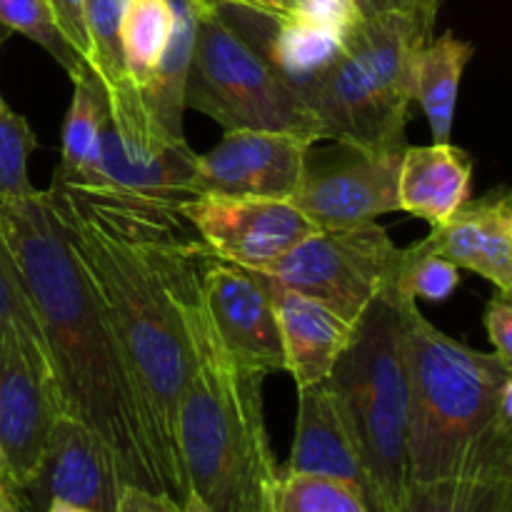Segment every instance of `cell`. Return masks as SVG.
Returning <instances> with one entry per match:
<instances>
[{
    "label": "cell",
    "instance_id": "6da1fadb",
    "mask_svg": "<svg viewBox=\"0 0 512 512\" xmlns=\"http://www.w3.org/2000/svg\"><path fill=\"white\" fill-rule=\"evenodd\" d=\"M0 228L33 298L63 410L113 453L123 485L183 505L155 445L113 318L43 190L0 198Z\"/></svg>",
    "mask_w": 512,
    "mask_h": 512
},
{
    "label": "cell",
    "instance_id": "7a4b0ae2",
    "mask_svg": "<svg viewBox=\"0 0 512 512\" xmlns=\"http://www.w3.org/2000/svg\"><path fill=\"white\" fill-rule=\"evenodd\" d=\"M48 195L85 273L113 318L160 458L185 503L190 488L178 450V408L195 370V355L178 313L153 268L90 190L53 180Z\"/></svg>",
    "mask_w": 512,
    "mask_h": 512
},
{
    "label": "cell",
    "instance_id": "3957f363",
    "mask_svg": "<svg viewBox=\"0 0 512 512\" xmlns=\"http://www.w3.org/2000/svg\"><path fill=\"white\" fill-rule=\"evenodd\" d=\"M408 480H512V365L405 310Z\"/></svg>",
    "mask_w": 512,
    "mask_h": 512
},
{
    "label": "cell",
    "instance_id": "277c9868",
    "mask_svg": "<svg viewBox=\"0 0 512 512\" xmlns=\"http://www.w3.org/2000/svg\"><path fill=\"white\" fill-rule=\"evenodd\" d=\"M195 370L178 408L188 488L213 512H275L280 468L265 425V373L238 365L213 323L190 335Z\"/></svg>",
    "mask_w": 512,
    "mask_h": 512
},
{
    "label": "cell",
    "instance_id": "5b68a950",
    "mask_svg": "<svg viewBox=\"0 0 512 512\" xmlns=\"http://www.w3.org/2000/svg\"><path fill=\"white\" fill-rule=\"evenodd\" d=\"M400 278V275H398ZM413 303L390 283L355 323L328 375L360 453L370 512H393L408 490V373L405 310Z\"/></svg>",
    "mask_w": 512,
    "mask_h": 512
},
{
    "label": "cell",
    "instance_id": "8992f818",
    "mask_svg": "<svg viewBox=\"0 0 512 512\" xmlns=\"http://www.w3.org/2000/svg\"><path fill=\"white\" fill-rule=\"evenodd\" d=\"M435 15L438 10L360 20L310 100L325 138L363 150L405 148L415 55L433 38Z\"/></svg>",
    "mask_w": 512,
    "mask_h": 512
},
{
    "label": "cell",
    "instance_id": "52a82bcc",
    "mask_svg": "<svg viewBox=\"0 0 512 512\" xmlns=\"http://www.w3.org/2000/svg\"><path fill=\"white\" fill-rule=\"evenodd\" d=\"M185 108L208 115L225 130H275L323 140L325 130L308 100L275 70L218 8H203Z\"/></svg>",
    "mask_w": 512,
    "mask_h": 512
},
{
    "label": "cell",
    "instance_id": "ba28073f",
    "mask_svg": "<svg viewBox=\"0 0 512 512\" xmlns=\"http://www.w3.org/2000/svg\"><path fill=\"white\" fill-rule=\"evenodd\" d=\"M403 260L405 248H398L388 230L373 220L355 228H318L263 273L355 325L365 308L398 280Z\"/></svg>",
    "mask_w": 512,
    "mask_h": 512
},
{
    "label": "cell",
    "instance_id": "9c48e42d",
    "mask_svg": "<svg viewBox=\"0 0 512 512\" xmlns=\"http://www.w3.org/2000/svg\"><path fill=\"white\" fill-rule=\"evenodd\" d=\"M108 115L100 138V188L180 208L195 198L193 180L198 153L173 138L150 113L143 90L125 83L105 88Z\"/></svg>",
    "mask_w": 512,
    "mask_h": 512
},
{
    "label": "cell",
    "instance_id": "30bf717a",
    "mask_svg": "<svg viewBox=\"0 0 512 512\" xmlns=\"http://www.w3.org/2000/svg\"><path fill=\"white\" fill-rule=\"evenodd\" d=\"M345 155H308L303 183L290 203L315 228H355L400 210L398 175L405 148L363 150L340 145Z\"/></svg>",
    "mask_w": 512,
    "mask_h": 512
},
{
    "label": "cell",
    "instance_id": "8fae6325",
    "mask_svg": "<svg viewBox=\"0 0 512 512\" xmlns=\"http://www.w3.org/2000/svg\"><path fill=\"white\" fill-rule=\"evenodd\" d=\"M178 210L215 258L245 270H265L318 230L290 200L198 195Z\"/></svg>",
    "mask_w": 512,
    "mask_h": 512
},
{
    "label": "cell",
    "instance_id": "7c38bea8",
    "mask_svg": "<svg viewBox=\"0 0 512 512\" xmlns=\"http://www.w3.org/2000/svg\"><path fill=\"white\" fill-rule=\"evenodd\" d=\"M65 413L53 365L0 340V455L15 493L35 478L58 415Z\"/></svg>",
    "mask_w": 512,
    "mask_h": 512
},
{
    "label": "cell",
    "instance_id": "4fadbf2b",
    "mask_svg": "<svg viewBox=\"0 0 512 512\" xmlns=\"http://www.w3.org/2000/svg\"><path fill=\"white\" fill-rule=\"evenodd\" d=\"M315 140L275 130H225V138L198 155L193 193L290 200L303 183Z\"/></svg>",
    "mask_w": 512,
    "mask_h": 512
},
{
    "label": "cell",
    "instance_id": "5bb4252c",
    "mask_svg": "<svg viewBox=\"0 0 512 512\" xmlns=\"http://www.w3.org/2000/svg\"><path fill=\"white\" fill-rule=\"evenodd\" d=\"M203 295L220 348L235 363L265 375L285 370L278 315L255 270L210 255L203 268Z\"/></svg>",
    "mask_w": 512,
    "mask_h": 512
},
{
    "label": "cell",
    "instance_id": "9a60e30c",
    "mask_svg": "<svg viewBox=\"0 0 512 512\" xmlns=\"http://www.w3.org/2000/svg\"><path fill=\"white\" fill-rule=\"evenodd\" d=\"M120 488L118 465L103 438L83 420L60 413L38 473L20 493H28L43 510L50 500H65L93 512H115Z\"/></svg>",
    "mask_w": 512,
    "mask_h": 512
},
{
    "label": "cell",
    "instance_id": "2e32d148",
    "mask_svg": "<svg viewBox=\"0 0 512 512\" xmlns=\"http://www.w3.org/2000/svg\"><path fill=\"white\" fill-rule=\"evenodd\" d=\"M425 245L460 270H473L512 295V193L495 188L460 205L445 223L433 225Z\"/></svg>",
    "mask_w": 512,
    "mask_h": 512
},
{
    "label": "cell",
    "instance_id": "e0dca14e",
    "mask_svg": "<svg viewBox=\"0 0 512 512\" xmlns=\"http://www.w3.org/2000/svg\"><path fill=\"white\" fill-rule=\"evenodd\" d=\"M255 273L263 280L278 315L285 370L293 375L298 388L328 380L330 370L353 338L355 325L318 300L285 288L263 270Z\"/></svg>",
    "mask_w": 512,
    "mask_h": 512
},
{
    "label": "cell",
    "instance_id": "ac0fdd59",
    "mask_svg": "<svg viewBox=\"0 0 512 512\" xmlns=\"http://www.w3.org/2000/svg\"><path fill=\"white\" fill-rule=\"evenodd\" d=\"M280 473L323 475L355 485L365 495V475L360 465L343 405L328 380L298 388V423L290 458Z\"/></svg>",
    "mask_w": 512,
    "mask_h": 512
},
{
    "label": "cell",
    "instance_id": "d6986e66",
    "mask_svg": "<svg viewBox=\"0 0 512 512\" xmlns=\"http://www.w3.org/2000/svg\"><path fill=\"white\" fill-rule=\"evenodd\" d=\"M473 158L453 143L405 145L400 158V210L433 225L445 223L470 200Z\"/></svg>",
    "mask_w": 512,
    "mask_h": 512
},
{
    "label": "cell",
    "instance_id": "ffe728a7",
    "mask_svg": "<svg viewBox=\"0 0 512 512\" xmlns=\"http://www.w3.org/2000/svg\"><path fill=\"white\" fill-rule=\"evenodd\" d=\"M253 45L268 55L275 70L310 103L320 83L343 58L345 38L288 13L283 18H268V35L263 43Z\"/></svg>",
    "mask_w": 512,
    "mask_h": 512
},
{
    "label": "cell",
    "instance_id": "44dd1931",
    "mask_svg": "<svg viewBox=\"0 0 512 512\" xmlns=\"http://www.w3.org/2000/svg\"><path fill=\"white\" fill-rule=\"evenodd\" d=\"M73 100L63 123V153L53 178L78 188H100V138L108 115V98L88 63L73 75Z\"/></svg>",
    "mask_w": 512,
    "mask_h": 512
},
{
    "label": "cell",
    "instance_id": "7402d4cb",
    "mask_svg": "<svg viewBox=\"0 0 512 512\" xmlns=\"http://www.w3.org/2000/svg\"><path fill=\"white\" fill-rule=\"evenodd\" d=\"M168 3L173 10V28H170L168 45H165L163 58H160L153 78L140 90H143L150 113L160 120V125L173 138H185V88H188L200 13H203V8H215V5H210L208 0H168Z\"/></svg>",
    "mask_w": 512,
    "mask_h": 512
},
{
    "label": "cell",
    "instance_id": "603a6c76",
    "mask_svg": "<svg viewBox=\"0 0 512 512\" xmlns=\"http://www.w3.org/2000/svg\"><path fill=\"white\" fill-rule=\"evenodd\" d=\"M473 55V43L458 38L453 30L430 38L415 55V100L423 105L433 143H450L460 83Z\"/></svg>",
    "mask_w": 512,
    "mask_h": 512
},
{
    "label": "cell",
    "instance_id": "cb8c5ba5",
    "mask_svg": "<svg viewBox=\"0 0 512 512\" xmlns=\"http://www.w3.org/2000/svg\"><path fill=\"white\" fill-rule=\"evenodd\" d=\"M512 508V480L448 478L410 483L393 512H505Z\"/></svg>",
    "mask_w": 512,
    "mask_h": 512
},
{
    "label": "cell",
    "instance_id": "d4e9b609",
    "mask_svg": "<svg viewBox=\"0 0 512 512\" xmlns=\"http://www.w3.org/2000/svg\"><path fill=\"white\" fill-rule=\"evenodd\" d=\"M173 28L168 0H128L123 15V58L130 83L145 88L158 68Z\"/></svg>",
    "mask_w": 512,
    "mask_h": 512
},
{
    "label": "cell",
    "instance_id": "484cf974",
    "mask_svg": "<svg viewBox=\"0 0 512 512\" xmlns=\"http://www.w3.org/2000/svg\"><path fill=\"white\" fill-rule=\"evenodd\" d=\"M0 340L23 345L50 363L33 298L18 268V260L5 240L3 228H0Z\"/></svg>",
    "mask_w": 512,
    "mask_h": 512
},
{
    "label": "cell",
    "instance_id": "4316f807",
    "mask_svg": "<svg viewBox=\"0 0 512 512\" xmlns=\"http://www.w3.org/2000/svg\"><path fill=\"white\" fill-rule=\"evenodd\" d=\"M128 0H85V35H88V58L103 88L125 83L123 58V15Z\"/></svg>",
    "mask_w": 512,
    "mask_h": 512
},
{
    "label": "cell",
    "instance_id": "83f0119b",
    "mask_svg": "<svg viewBox=\"0 0 512 512\" xmlns=\"http://www.w3.org/2000/svg\"><path fill=\"white\" fill-rule=\"evenodd\" d=\"M275 512H370L363 490L323 475L280 473Z\"/></svg>",
    "mask_w": 512,
    "mask_h": 512
},
{
    "label": "cell",
    "instance_id": "f1b7e54d",
    "mask_svg": "<svg viewBox=\"0 0 512 512\" xmlns=\"http://www.w3.org/2000/svg\"><path fill=\"white\" fill-rule=\"evenodd\" d=\"M0 25L8 33H20L38 43L60 68L68 70V75L85 63L83 55L65 38L50 0H0Z\"/></svg>",
    "mask_w": 512,
    "mask_h": 512
},
{
    "label": "cell",
    "instance_id": "f546056e",
    "mask_svg": "<svg viewBox=\"0 0 512 512\" xmlns=\"http://www.w3.org/2000/svg\"><path fill=\"white\" fill-rule=\"evenodd\" d=\"M398 285L413 300L443 303L460 288V268L425 245V240L405 248Z\"/></svg>",
    "mask_w": 512,
    "mask_h": 512
},
{
    "label": "cell",
    "instance_id": "4dcf8cb0",
    "mask_svg": "<svg viewBox=\"0 0 512 512\" xmlns=\"http://www.w3.org/2000/svg\"><path fill=\"white\" fill-rule=\"evenodd\" d=\"M33 150V130L0 95V198H18L33 190L28 180V158Z\"/></svg>",
    "mask_w": 512,
    "mask_h": 512
},
{
    "label": "cell",
    "instance_id": "1f68e13d",
    "mask_svg": "<svg viewBox=\"0 0 512 512\" xmlns=\"http://www.w3.org/2000/svg\"><path fill=\"white\" fill-rule=\"evenodd\" d=\"M290 15H298L308 23L333 30L345 40L363 20L355 8V0H295Z\"/></svg>",
    "mask_w": 512,
    "mask_h": 512
},
{
    "label": "cell",
    "instance_id": "d6a6232c",
    "mask_svg": "<svg viewBox=\"0 0 512 512\" xmlns=\"http://www.w3.org/2000/svg\"><path fill=\"white\" fill-rule=\"evenodd\" d=\"M483 323L493 343V353L512 365V295H493L485 305Z\"/></svg>",
    "mask_w": 512,
    "mask_h": 512
},
{
    "label": "cell",
    "instance_id": "836d02e7",
    "mask_svg": "<svg viewBox=\"0 0 512 512\" xmlns=\"http://www.w3.org/2000/svg\"><path fill=\"white\" fill-rule=\"evenodd\" d=\"M55 18L65 38L73 43L83 58H88V35H85V0H50Z\"/></svg>",
    "mask_w": 512,
    "mask_h": 512
},
{
    "label": "cell",
    "instance_id": "e575fe53",
    "mask_svg": "<svg viewBox=\"0 0 512 512\" xmlns=\"http://www.w3.org/2000/svg\"><path fill=\"white\" fill-rule=\"evenodd\" d=\"M115 512H180V503L170 495L153 493L138 485H123Z\"/></svg>",
    "mask_w": 512,
    "mask_h": 512
},
{
    "label": "cell",
    "instance_id": "d590c367",
    "mask_svg": "<svg viewBox=\"0 0 512 512\" xmlns=\"http://www.w3.org/2000/svg\"><path fill=\"white\" fill-rule=\"evenodd\" d=\"M360 18H378L388 13H428L438 10V0H355Z\"/></svg>",
    "mask_w": 512,
    "mask_h": 512
},
{
    "label": "cell",
    "instance_id": "8d00e7d4",
    "mask_svg": "<svg viewBox=\"0 0 512 512\" xmlns=\"http://www.w3.org/2000/svg\"><path fill=\"white\" fill-rule=\"evenodd\" d=\"M225 3L240 5V8L270 15V18H283V15H288L293 10L295 0H225Z\"/></svg>",
    "mask_w": 512,
    "mask_h": 512
},
{
    "label": "cell",
    "instance_id": "74e56055",
    "mask_svg": "<svg viewBox=\"0 0 512 512\" xmlns=\"http://www.w3.org/2000/svg\"><path fill=\"white\" fill-rule=\"evenodd\" d=\"M0 512H23L18 503V493L10 485L0 488Z\"/></svg>",
    "mask_w": 512,
    "mask_h": 512
},
{
    "label": "cell",
    "instance_id": "f35d334b",
    "mask_svg": "<svg viewBox=\"0 0 512 512\" xmlns=\"http://www.w3.org/2000/svg\"><path fill=\"white\" fill-rule=\"evenodd\" d=\"M45 512H93V510L80 508V505H73V503H65V500H50V503L45 505Z\"/></svg>",
    "mask_w": 512,
    "mask_h": 512
},
{
    "label": "cell",
    "instance_id": "ab89813d",
    "mask_svg": "<svg viewBox=\"0 0 512 512\" xmlns=\"http://www.w3.org/2000/svg\"><path fill=\"white\" fill-rule=\"evenodd\" d=\"M180 512H213L210 508H205L203 503H200L198 498H195L193 493L188 495V498H185V503L180 505Z\"/></svg>",
    "mask_w": 512,
    "mask_h": 512
},
{
    "label": "cell",
    "instance_id": "60d3db41",
    "mask_svg": "<svg viewBox=\"0 0 512 512\" xmlns=\"http://www.w3.org/2000/svg\"><path fill=\"white\" fill-rule=\"evenodd\" d=\"M0 485H10L8 478H5V465H3V455H0Z\"/></svg>",
    "mask_w": 512,
    "mask_h": 512
},
{
    "label": "cell",
    "instance_id": "b9f144b4",
    "mask_svg": "<svg viewBox=\"0 0 512 512\" xmlns=\"http://www.w3.org/2000/svg\"><path fill=\"white\" fill-rule=\"evenodd\" d=\"M5 38H8V30H5V28H3V25H0V43H3V40H5Z\"/></svg>",
    "mask_w": 512,
    "mask_h": 512
},
{
    "label": "cell",
    "instance_id": "7bdbcfd3",
    "mask_svg": "<svg viewBox=\"0 0 512 512\" xmlns=\"http://www.w3.org/2000/svg\"><path fill=\"white\" fill-rule=\"evenodd\" d=\"M208 3H210V5H215V8H218V5H220V3H225V0H208Z\"/></svg>",
    "mask_w": 512,
    "mask_h": 512
},
{
    "label": "cell",
    "instance_id": "ee69618b",
    "mask_svg": "<svg viewBox=\"0 0 512 512\" xmlns=\"http://www.w3.org/2000/svg\"><path fill=\"white\" fill-rule=\"evenodd\" d=\"M505 512H512V508H508V510H505Z\"/></svg>",
    "mask_w": 512,
    "mask_h": 512
},
{
    "label": "cell",
    "instance_id": "f6af8a7d",
    "mask_svg": "<svg viewBox=\"0 0 512 512\" xmlns=\"http://www.w3.org/2000/svg\"><path fill=\"white\" fill-rule=\"evenodd\" d=\"M0 488H3V485H0Z\"/></svg>",
    "mask_w": 512,
    "mask_h": 512
}]
</instances>
